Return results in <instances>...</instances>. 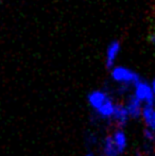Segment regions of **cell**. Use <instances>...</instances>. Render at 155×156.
Masks as SVG:
<instances>
[{
	"label": "cell",
	"mask_w": 155,
	"mask_h": 156,
	"mask_svg": "<svg viewBox=\"0 0 155 156\" xmlns=\"http://www.w3.org/2000/svg\"><path fill=\"white\" fill-rule=\"evenodd\" d=\"M150 85H151L152 91H153V94H154V97H155V78L151 81V82H150Z\"/></svg>",
	"instance_id": "cell-10"
},
{
	"label": "cell",
	"mask_w": 155,
	"mask_h": 156,
	"mask_svg": "<svg viewBox=\"0 0 155 156\" xmlns=\"http://www.w3.org/2000/svg\"><path fill=\"white\" fill-rule=\"evenodd\" d=\"M143 139H145L146 144H149V147L153 146L155 144V132L143 129Z\"/></svg>",
	"instance_id": "cell-9"
},
{
	"label": "cell",
	"mask_w": 155,
	"mask_h": 156,
	"mask_svg": "<svg viewBox=\"0 0 155 156\" xmlns=\"http://www.w3.org/2000/svg\"><path fill=\"white\" fill-rule=\"evenodd\" d=\"M123 104H124V106H125L126 111H128L131 120L140 119L141 113H143V105L141 104L138 100H136V99L130 94L126 96L125 101L123 102Z\"/></svg>",
	"instance_id": "cell-5"
},
{
	"label": "cell",
	"mask_w": 155,
	"mask_h": 156,
	"mask_svg": "<svg viewBox=\"0 0 155 156\" xmlns=\"http://www.w3.org/2000/svg\"><path fill=\"white\" fill-rule=\"evenodd\" d=\"M150 41H151L152 44H155V33H152V34L150 35Z\"/></svg>",
	"instance_id": "cell-11"
},
{
	"label": "cell",
	"mask_w": 155,
	"mask_h": 156,
	"mask_svg": "<svg viewBox=\"0 0 155 156\" xmlns=\"http://www.w3.org/2000/svg\"><path fill=\"white\" fill-rule=\"evenodd\" d=\"M111 79L117 85V90L120 94H130L132 87L140 80L136 71L125 66L116 65L111 69Z\"/></svg>",
	"instance_id": "cell-3"
},
{
	"label": "cell",
	"mask_w": 155,
	"mask_h": 156,
	"mask_svg": "<svg viewBox=\"0 0 155 156\" xmlns=\"http://www.w3.org/2000/svg\"><path fill=\"white\" fill-rule=\"evenodd\" d=\"M121 45L118 41H114L107 46V49L105 52V65L108 69H112L116 66L118 56H119Z\"/></svg>",
	"instance_id": "cell-7"
},
{
	"label": "cell",
	"mask_w": 155,
	"mask_h": 156,
	"mask_svg": "<svg viewBox=\"0 0 155 156\" xmlns=\"http://www.w3.org/2000/svg\"><path fill=\"white\" fill-rule=\"evenodd\" d=\"M140 120L145 126V129L155 132V103L143 106Z\"/></svg>",
	"instance_id": "cell-8"
},
{
	"label": "cell",
	"mask_w": 155,
	"mask_h": 156,
	"mask_svg": "<svg viewBox=\"0 0 155 156\" xmlns=\"http://www.w3.org/2000/svg\"><path fill=\"white\" fill-rule=\"evenodd\" d=\"M128 148V133L122 127H115L100 141L99 156H123Z\"/></svg>",
	"instance_id": "cell-2"
},
{
	"label": "cell",
	"mask_w": 155,
	"mask_h": 156,
	"mask_svg": "<svg viewBox=\"0 0 155 156\" xmlns=\"http://www.w3.org/2000/svg\"><path fill=\"white\" fill-rule=\"evenodd\" d=\"M85 156H99V155H97L96 153H93V152H87L86 154H85Z\"/></svg>",
	"instance_id": "cell-12"
},
{
	"label": "cell",
	"mask_w": 155,
	"mask_h": 156,
	"mask_svg": "<svg viewBox=\"0 0 155 156\" xmlns=\"http://www.w3.org/2000/svg\"><path fill=\"white\" fill-rule=\"evenodd\" d=\"M130 120L131 118L129 116V113L126 111L125 106H124L123 102H118L116 108H115L114 115H113L112 122L116 125V127H122L123 129L129 123Z\"/></svg>",
	"instance_id": "cell-6"
},
{
	"label": "cell",
	"mask_w": 155,
	"mask_h": 156,
	"mask_svg": "<svg viewBox=\"0 0 155 156\" xmlns=\"http://www.w3.org/2000/svg\"><path fill=\"white\" fill-rule=\"evenodd\" d=\"M87 103L93 115L101 121L112 122L117 101L106 89H95L87 96Z\"/></svg>",
	"instance_id": "cell-1"
},
{
	"label": "cell",
	"mask_w": 155,
	"mask_h": 156,
	"mask_svg": "<svg viewBox=\"0 0 155 156\" xmlns=\"http://www.w3.org/2000/svg\"><path fill=\"white\" fill-rule=\"evenodd\" d=\"M131 94L134 97L136 100H138L143 106H147V105H151L155 103V97L152 91L151 85L150 82L147 81L140 80L132 87L131 89Z\"/></svg>",
	"instance_id": "cell-4"
}]
</instances>
